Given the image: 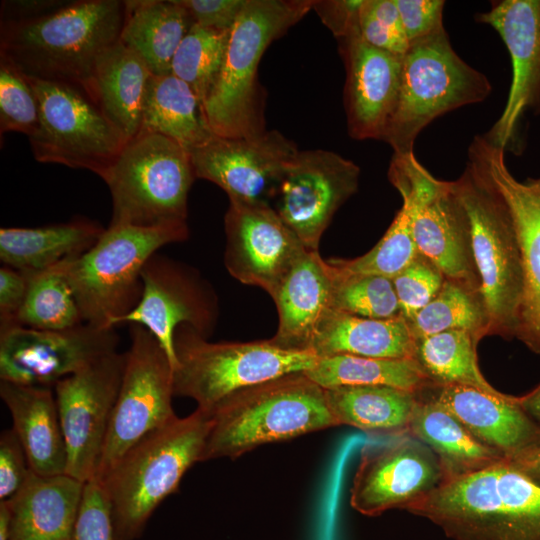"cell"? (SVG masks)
I'll use <instances>...</instances> for the list:
<instances>
[{"instance_id":"cell-1","label":"cell","mask_w":540,"mask_h":540,"mask_svg":"<svg viewBox=\"0 0 540 540\" xmlns=\"http://www.w3.org/2000/svg\"><path fill=\"white\" fill-rule=\"evenodd\" d=\"M124 1L76 0L39 18L1 22L0 57L23 74L72 85L90 97L98 58L119 41Z\"/></svg>"},{"instance_id":"cell-2","label":"cell","mask_w":540,"mask_h":540,"mask_svg":"<svg viewBox=\"0 0 540 540\" xmlns=\"http://www.w3.org/2000/svg\"><path fill=\"white\" fill-rule=\"evenodd\" d=\"M406 511L452 540H540V485L505 459L444 478Z\"/></svg>"},{"instance_id":"cell-3","label":"cell","mask_w":540,"mask_h":540,"mask_svg":"<svg viewBox=\"0 0 540 540\" xmlns=\"http://www.w3.org/2000/svg\"><path fill=\"white\" fill-rule=\"evenodd\" d=\"M209 412L212 423L201 462L234 459L264 444L339 426L324 388L305 372L239 391Z\"/></svg>"},{"instance_id":"cell-4","label":"cell","mask_w":540,"mask_h":540,"mask_svg":"<svg viewBox=\"0 0 540 540\" xmlns=\"http://www.w3.org/2000/svg\"><path fill=\"white\" fill-rule=\"evenodd\" d=\"M211 413L175 417L134 445L100 481L108 496L115 540L138 538L154 510L179 486L202 452Z\"/></svg>"},{"instance_id":"cell-5","label":"cell","mask_w":540,"mask_h":540,"mask_svg":"<svg viewBox=\"0 0 540 540\" xmlns=\"http://www.w3.org/2000/svg\"><path fill=\"white\" fill-rule=\"evenodd\" d=\"M187 224L109 225L79 257L56 265L70 285L84 323L116 328L140 301L142 270L157 251L188 238Z\"/></svg>"},{"instance_id":"cell-6","label":"cell","mask_w":540,"mask_h":540,"mask_svg":"<svg viewBox=\"0 0 540 540\" xmlns=\"http://www.w3.org/2000/svg\"><path fill=\"white\" fill-rule=\"evenodd\" d=\"M467 212L488 335L516 337L524 298L521 249L510 211L483 166L469 155L453 181Z\"/></svg>"},{"instance_id":"cell-7","label":"cell","mask_w":540,"mask_h":540,"mask_svg":"<svg viewBox=\"0 0 540 540\" xmlns=\"http://www.w3.org/2000/svg\"><path fill=\"white\" fill-rule=\"evenodd\" d=\"M314 0H247L230 30L227 50L216 85L203 105L215 135L246 137L265 131L257 69L272 41L310 10Z\"/></svg>"},{"instance_id":"cell-8","label":"cell","mask_w":540,"mask_h":540,"mask_svg":"<svg viewBox=\"0 0 540 540\" xmlns=\"http://www.w3.org/2000/svg\"><path fill=\"white\" fill-rule=\"evenodd\" d=\"M112 197L111 225L187 224V201L196 179L191 155L177 142L141 131L102 177Z\"/></svg>"},{"instance_id":"cell-9","label":"cell","mask_w":540,"mask_h":540,"mask_svg":"<svg viewBox=\"0 0 540 540\" xmlns=\"http://www.w3.org/2000/svg\"><path fill=\"white\" fill-rule=\"evenodd\" d=\"M488 78L454 51L445 28L410 43L403 55L401 84L383 141L394 154L414 153L419 133L434 119L485 100Z\"/></svg>"},{"instance_id":"cell-10","label":"cell","mask_w":540,"mask_h":540,"mask_svg":"<svg viewBox=\"0 0 540 540\" xmlns=\"http://www.w3.org/2000/svg\"><path fill=\"white\" fill-rule=\"evenodd\" d=\"M174 345V394L193 399L206 411L249 387L307 372L318 359L311 351L285 350L269 340L211 343L186 324L176 329Z\"/></svg>"},{"instance_id":"cell-11","label":"cell","mask_w":540,"mask_h":540,"mask_svg":"<svg viewBox=\"0 0 540 540\" xmlns=\"http://www.w3.org/2000/svg\"><path fill=\"white\" fill-rule=\"evenodd\" d=\"M388 176L410 205L412 234L420 255L445 279L480 295L470 222L453 181L432 176L414 153L393 154Z\"/></svg>"},{"instance_id":"cell-12","label":"cell","mask_w":540,"mask_h":540,"mask_svg":"<svg viewBox=\"0 0 540 540\" xmlns=\"http://www.w3.org/2000/svg\"><path fill=\"white\" fill-rule=\"evenodd\" d=\"M26 77L39 103V125L28 138L34 158L87 169L102 178L128 138L81 89Z\"/></svg>"},{"instance_id":"cell-13","label":"cell","mask_w":540,"mask_h":540,"mask_svg":"<svg viewBox=\"0 0 540 540\" xmlns=\"http://www.w3.org/2000/svg\"><path fill=\"white\" fill-rule=\"evenodd\" d=\"M129 332L122 381L93 477L98 481L146 435L176 417L173 368L167 354L145 327L130 324Z\"/></svg>"},{"instance_id":"cell-14","label":"cell","mask_w":540,"mask_h":540,"mask_svg":"<svg viewBox=\"0 0 540 540\" xmlns=\"http://www.w3.org/2000/svg\"><path fill=\"white\" fill-rule=\"evenodd\" d=\"M118 344L115 328L87 323L64 330L0 327V378L54 388L60 380L116 352Z\"/></svg>"},{"instance_id":"cell-15","label":"cell","mask_w":540,"mask_h":540,"mask_svg":"<svg viewBox=\"0 0 540 540\" xmlns=\"http://www.w3.org/2000/svg\"><path fill=\"white\" fill-rule=\"evenodd\" d=\"M125 361V353L113 352L54 386L67 451L66 474L82 482L94 477Z\"/></svg>"},{"instance_id":"cell-16","label":"cell","mask_w":540,"mask_h":540,"mask_svg":"<svg viewBox=\"0 0 540 540\" xmlns=\"http://www.w3.org/2000/svg\"><path fill=\"white\" fill-rule=\"evenodd\" d=\"M360 168L322 149L298 151L271 207L308 250L318 251L336 211L358 190Z\"/></svg>"},{"instance_id":"cell-17","label":"cell","mask_w":540,"mask_h":540,"mask_svg":"<svg viewBox=\"0 0 540 540\" xmlns=\"http://www.w3.org/2000/svg\"><path fill=\"white\" fill-rule=\"evenodd\" d=\"M295 143L277 130L246 137L213 135L190 152L196 178L215 183L229 201L272 204Z\"/></svg>"},{"instance_id":"cell-18","label":"cell","mask_w":540,"mask_h":540,"mask_svg":"<svg viewBox=\"0 0 540 540\" xmlns=\"http://www.w3.org/2000/svg\"><path fill=\"white\" fill-rule=\"evenodd\" d=\"M444 477L434 452L404 433L389 444L363 447L350 489V505L371 517L390 509L407 510Z\"/></svg>"},{"instance_id":"cell-19","label":"cell","mask_w":540,"mask_h":540,"mask_svg":"<svg viewBox=\"0 0 540 540\" xmlns=\"http://www.w3.org/2000/svg\"><path fill=\"white\" fill-rule=\"evenodd\" d=\"M224 222L228 272L273 297L308 249L270 205L230 200Z\"/></svg>"},{"instance_id":"cell-20","label":"cell","mask_w":540,"mask_h":540,"mask_svg":"<svg viewBox=\"0 0 540 540\" xmlns=\"http://www.w3.org/2000/svg\"><path fill=\"white\" fill-rule=\"evenodd\" d=\"M476 21L500 35L510 55L512 80L504 110L483 136L510 150L517 144L521 118L540 111V0H501L478 13Z\"/></svg>"},{"instance_id":"cell-21","label":"cell","mask_w":540,"mask_h":540,"mask_svg":"<svg viewBox=\"0 0 540 540\" xmlns=\"http://www.w3.org/2000/svg\"><path fill=\"white\" fill-rule=\"evenodd\" d=\"M505 150L476 136L469 155L483 166L504 199L517 233L524 270V298L516 337L540 354V177L519 181L508 170Z\"/></svg>"},{"instance_id":"cell-22","label":"cell","mask_w":540,"mask_h":540,"mask_svg":"<svg viewBox=\"0 0 540 540\" xmlns=\"http://www.w3.org/2000/svg\"><path fill=\"white\" fill-rule=\"evenodd\" d=\"M141 277L140 301L118 325L145 327L157 339L174 370L176 329L186 324L205 337L215 318L214 302L187 269L157 253L147 261Z\"/></svg>"},{"instance_id":"cell-23","label":"cell","mask_w":540,"mask_h":540,"mask_svg":"<svg viewBox=\"0 0 540 540\" xmlns=\"http://www.w3.org/2000/svg\"><path fill=\"white\" fill-rule=\"evenodd\" d=\"M339 44L348 133L356 140L383 141L398 101L403 55L376 48L361 35Z\"/></svg>"},{"instance_id":"cell-24","label":"cell","mask_w":540,"mask_h":540,"mask_svg":"<svg viewBox=\"0 0 540 540\" xmlns=\"http://www.w3.org/2000/svg\"><path fill=\"white\" fill-rule=\"evenodd\" d=\"M431 397L475 438L504 459L540 442V425L519 405L517 397L495 396L456 384L435 385Z\"/></svg>"},{"instance_id":"cell-25","label":"cell","mask_w":540,"mask_h":540,"mask_svg":"<svg viewBox=\"0 0 540 540\" xmlns=\"http://www.w3.org/2000/svg\"><path fill=\"white\" fill-rule=\"evenodd\" d=\"M333 274L318 251L307 250L281 282L272 299L279 322L272 344L290 351H310L318 325L331 309Z\"/></svg>"},{"instance_id":"cell-26","label":"cell","mask_w":540,"mask_h":540,"mask_svg":"<svg viewBox=\"0 0 540 540\" xmlns=\"http://www.w3.org/2000/svg\"><path fill=\"white\" fill-rule=\"evenodd\" d=\"M0 396L31 470L41 476L66 474V444L52 388L1 380Z\"/></svg>"},{"instance_id":"cell-27","label":"cell","mask_w":540,"mask_h":540,"mask_svg":"<svg viewBox=\"0 0 540 540\" xmlns=\"http://www.w3.org/2000/svg\"><path fill=\"white\" fill-rule=\"evenodd\" d=\"M84 485L68 474L32 472L20 491L6 500L10 540H73Z\"/></svg>"},{"instance_id":"cell-28","label":"cell","mask_w":540,"mask_h":540,"mask_svg":"<svg viewBox=\"0 0 540 540\" xmlns=\"http://www.w3.org/2000/svg\"><path fill=\"white\" fill-rule=\"evenodd\" d=\"M416 338L400 314L390 319L358 317L330 309L310 345L317 357L349 354L381 359H414Z\"/></svg>"},{"instance_id":"cell-29","label":"cell","mask_w":540,"mask_h":540,"mask_svg":"<svg viewBox=\"0 0 540 540\" xmlns=\"http://www.w3.org/2000/svg\"><path fill=\"white\" fill-rule=\"evenodd\" d=\"M104 230L87 218L42 227H2L0 259L23 273L43 271L84 254Z\"/></svg>"},{"instance_id":"cell-30","label":"cell","mask_w":540,"mask_h":540,"mask_svg":"<svg viewBox=\"0 0 540 540\" xmlns=\"http://www.w3.org/2000/svg\"><path fill=\"white\" fill-rule=\"evenodd\" d=\"M152 73L120 41L97 60L90 84V98L128 138L142 129L143 106Z\"/></svg>"},{"instance_id":"cell-31","label":"cell","mask_w":540,"mask_h":540,"mask_svg":"<svg viewBox=\"0 0 540 540\" xmlns=\"http://www.w3.org/2000/svg\"><path fill=\"white\" fill-rule=\"evenodd\" d=\"M119 41L146 64L152 75L171 74L173 57L194 24L179 0L124 1Z\"/></svg>"},{"instance_id":"cell-32","label":"cell","mask_w":540,"mask_h":540,"mask_svg":"<svg viewBox=\"0 0 540 540\" xmlns=\"http://www.w3.org/2000/svg\"><path fill=\"white\" fill-rule=\"evenodd\" d=\"M407 433L434 452L444 478L471 473L504 459L499 452L475 438L432 397L419 399Z\"/></svg>"},{"instance_id":"cell-33","label":"cell","mask_w":540,"mask_h":540,"mask_svg":"<svg viewBox=\"0 0 540 540\" xmlns=\"http://www.w3.org/2000/svg\"><path fill=\"white\" fill-rule=\"evenodd\" d=\"M338 425L366 433L402 435L419 402L416 393L385 385L339 386L324 389Z\"/></svg>"},{"instance_id":"cell-34","label":"cell","mask_w":540,"mask_h":540,"mask_svg":"<svg viewBox=\"0 0 540 540\" xmlns=\"http://www.w3.org/2000/svg\"><path fill=\"white\" fill-rule=\"evenodd\" d=\"M141 131L165 136L189 153L214 135L194 91L173 74L151 76Z\"/></svg>"},{"instance_id":"cell-35","label":"cell","mask_w":540,"mask_h":540,"mask_svg":"<svg viewBox=\"0 0 540 540\" xmlns=\"http://www.w3.org/2000/svg\"><path fill=\"white\" fill-rule=\"evenodd\" d=\"M305 374L324 389L385 385L417 394L435 386L415 359H381L338 354L318 357L315 366Z\"/></svg>"},{"instance_id":"cell-36","label":"cell","mask_w":540,"mask_h":540,"mask_svg":"<svg viewBox=\"0 0 540 540\" xmlns=\"http://www.w3.org/2000/svg\"><path fill=\"white\" fill-rule=\"evenodd\" d=\"M480 338L466 330L454 329L416 340L414 359L435 385H464L503 396L482 375L476 348Z\"/></svg>"},{"instance_id":"cell-37","label":"cell","mask_w":540,"mask_h":540,"mask_svg":"<svg viewBox=\"0 0 540 540\" xmlns=\"http://www.w3.org/2000/svg\"><path fill=\"white\" fill-rule=\"evenodd\" d=\"M24 274L28 286L16 325L64 330L84 323L72 289L57 266Z\"/></svg>"},{"instance_id":"cell-38","label":"cell","mask_w":540,"mask_h":540,"mask_svg":"<svg viewBox=\"0 0 540 540\" xmlns=\"http://www.w3.org/2000/svg\"><path fill=\"white\" fill-rule=\"evenodd\" d=\"M408 323L416 340L454 329L470 331L480 339L488 335V319L481 296L448 279Z\"/></svg>"},{"instance_id":"cell-39","label":"cell","mask_w":540,"mask_h":540,"mask_svg":"<svg viewBox=\"0 0 540 540\" xmlns=\"http://www.w3.org/2000/svg\"><path fill=\"white\" fill-rule=\"evenodd\" d=\"M230 31L193 24L181 41L171 64V74L184 81L202 106L214 89L224 62Z\"/></svg>"},{"instance_id":"cell-40","label":"cell","mask_w":540,"mask_h":540,"mask_svg":"<svg viewBox=\"0 0 540 540\" xmlns=\"http://www.w3.org/2000/svg\"><path fill=\"white\" fill-rule=\"evenodd\" d=\"M379 242L367 253L354 259L328 260L342 275H375L395 278L420 255L413 239L411 209L406 200Z\"/></svg>"},{"instance_id":"cell-41","label":"cell","mask_w":540,"mask_h":540,"mask_svg":"<svg viewBox=\"0 0 540 540\" xmlns=\"http://www.w3.org/2000/svg\"><path fill=\"white\" fill-rule=\"evenodd\" d=\"M330 267L333 274L332 310L370 319H390L401 314L391 279L375 275H342Z\"/></svg>"},{"instance_id":"cell-42","label":"cell","mask_w":540,"mask_h":540,"mask_svg":"<svg viewBox=\"0 0 540 540\" xmlns=\"http://www.w3.org/2000/svg\"><path fill=\"white\" fill-rule=\"evenodd\" d=\"M39 125V103L25 74L0 57V132H18L28 138Z\"/></svg>"},{"instance_id":"cell-43","label":"cell","mask_w":540,"mask_h":540,"mask_svg":"<svg viewBox=\"0 0 540 540\" xmlns=\"http://www.w3.org/2000/svg\"><path fill=\"white\" fill-rule=\"evenodd\" d=\"M360 34L370 45L404 55L409 42L395 0H363Z\"/></svg>"},{"instance_id":"cell-44","label":"cell","mask_w":540,"mask_h":540,"mask_svg":"<svg viewBox=\"0 0 540 540\" xmlns=\"http://www.w3.org/2000/svg\"><path fill=\"white\" fill-rule=\"evenodd\" d=\"M445 277L422 255L392 279L401 315L410 321L439 292Z\"/></svg>"},{"instance_id":"cell-45","label":"cell","mask_w":540,"mask_h":540,"mask_svg":"<svg viewBox=\"0 0 540 540\" xmlns=\"http://www.w3.org/2000/svg\"><path fill=\"white\" fill-rule=\"evenodd\" d=\"M73 540H115L111 505L103 484L95 478L85 482Z\"/></svg>"},{"instance_id":"cell-46","label":"cell","mask_w":540,"mask_h":540,"mask_svg":"<svg viewBox=\"0 0 540 540\" xmlns=\"http://www.w3.org/2000/svg\"><path fill=\"white\" fill-rule=\"evenodd\" d=\"M31 470L25 451L13 429L0 437V499L14 497L29 479Z\"/></svg>"},{"instance_id":"cell-47","label":"cell","mask_w":540,"mask_h":540,"mask_svg":"<svg viewBox=\"0 0 540 540\" xmlns=\"http://www.w3.org/2000/svg\"><path fill=\"white\" fill-rule=\"evenodd\" d=\"M409 45L443 26V0H395Z\"/></svg>"},{"instance_id":"cell-48","label":"cell","mask_w":540,"mask_h":540,"mask_svg":"<svg viewBox=\"0 0 540 540\" xmlns=\"http://www.w3.org/2000/svg\"><path fill=\"white\" fill-rule=\"evenodd\" d=\"M363 0H314L315 10L322 23L340 40L360 34V9Z\"/></svg>"},{"instance_id":"cell-49","label":"cell","mask_w":540,"mask_h":540,"mask_svg":"<svg viewBox=\"0 0 540 540\" xmlns=\"http://www.w3.org/2000/svg\"><path fill=\"white\" fill-rule=\"evenodd\" d=\"M195 24L230 31L247 0H179Z\"/></svg>"},{"instance_id":"cell-50","label":"cell","mask_w":540,"mask_h":540,"mask_svg":"<svg viewBox=\"0 0 540 540\" xmlns=\"http://www.w3.org/2000/svg\"><path fill=\"white\" fill-rule=\"evenodd\" d=\"M26 274L8 266L0 269V327L16 325L18 313L26 297Z\"/></svg>"},{"instance_id":"cell-51","label":"cell","mask_w":540,"mask_h":540,"mask_svg":"<svg viewBox=\"0 0 540 540\" xmlns=\"http://www.w3.org/2000/svg\"><path fill=\"white\" fill-rule=\"evenodd\" d=\"M70 1L62 0H13L2 1L1 22H19L48 15Z\"/></svg>"},{"instance_id":"cell-52","label":"cell","mask_w":540,"mask_h":540,"mask_svg":"<svg viewBox=\"0 0 540 540\" xmlns=\"http://www.w3.org/2000/svg\"><path fill=\"white\" fill-rule=\"evenodd\" d=\"M505 460L512 467L540 485V442Z\"/></svg>"},{"instance_id":"cell-53","label":"cell","mask_w":540,"mask_h":540,"mask_svg":"<svg viewBox=\"0 0 540 540\" xmlns=\"http://www.w3.org/2000/svg\"><path fill=\"white\" fill-rule=\"evenodd\" d=\"M517 401L532 419L540 422V384L531 392L517 397Z\"/></svg>"},{"instance_id":"cell-54","label":"cell","mask_w":540,"mask_h":540,"mask_svg":"<svg viewBox=\"0 0 540 540\" xmlns=\"http://www.w3.org/2000/svg\"><path fill=\"white\" fill-rule=\"evenodd\" d=\"M0 540H10V509L7 501L0 502Z\"/></svg>"}]
</instances>
